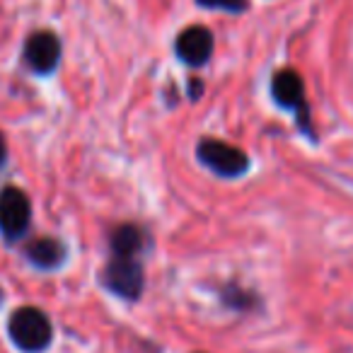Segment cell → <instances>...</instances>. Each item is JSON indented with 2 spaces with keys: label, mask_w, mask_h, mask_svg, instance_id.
Instances as JSON below:
<instances>
[{
  "label": "cell",
  "mask_w": 353,
  "mask_h": 353,
  "mask_svg": "<svg viewBox=\"0 0 353 353\" xmlns=\"http://www.w3.org/2000/svg\"><path fill=\"white\" fill-rule=\"evenodd\" d=\"M25 61L34 73H51L61 61V41L54 32H37L25 44Z\"/></svg>",
  "instance_id": "5"
},
{
  "label": "cell",
  "mask_w": 353,
  "mask_h": 353,
  "mask_svg": "<svg viewBox=\"0 0 353 353\" xmlns=\"http://www.w3.org/2000/svg\"><path fill=\"white\" fill-rule=\"evenodd\" d=\"M8 332L17 348L25 353H39L51 343V322L41 310L37 307H20L12 312L8 322Z\"/></svg>",
  "instance_id": "1"
},
{
  "label": "cell",
  "mask_w": 353,
  "mask_h": 353,
  "mask_svg": "<svg viewBox=\"0 0 353 353\" xmlns=\"http://www.w3.org/2000/svg\"><path fill=\"white\" fill-rule=\"evenodd\" d=\"M143 247V235L138 228L121 225L114 230L112 235V250L119 256H136V252Z\"/></svg>",
  "instance_id": "9"
},
{
  "label": "cell",
  "mask_w": 353,
  "mask_h": 353,
  "mask_svg": "<svg viewBox=\"0 0 353 353\" xmlns=\"http://www.w3.org/2000/svg\"><path fill=\"white\" fill-rule=\"evenodd\" d=\"M27 256L39 269H56L65 259V247L54 237H39L27 247Z\"/></svg>",
  "instance_id": "8"
},
{
  "label": "cell",
  "mask_w": 353,
  "mask_h": 353,
  "mask_svg": "<svg viewBox=\"0 0 353 353\" xmlns=\"http://www.w3.org/2000/svg\"><path fill=\"white\" fill-rule=\"evenodd\" d=\"M109 290L126 300H136L143 290V269L136 261V256H114L104 271Z\"/></svg>",
  "instance_id": "4"
},
{
  "label": "cell",
  "mask_w": 353,
  "mask_h": 353,
  "mask_svg": "<svg viewBox=\"0 0 353 353\" xmlns=\"http://www.w3.org/2000/svg\"><path fill=\"white\" fill-rule=\"evenodd\" d=\"M176 56L184 61L187 65H203L213 54V34L206 27H187L182 34L176 37Z\"/></svg>",
  "instance_id": "6"
},
{
  "label": "cell",
  "mask_w": 353,
  "mask_h": 353,
  "mask_svg": "<svg viewBox=\"0 0 353 353\" xmlns=\"http://www.w3.org/2000/svg\"><path fill=\"white\" fill-rule=\"evenodd\" d=\"M32 206L22 189L8 187L0 192V232L8 240H17L30 228Z\"/></svg>",
  "instance_id": "3"
},
{
  "label": "cell",
  "mask_w": 353,
  "mask_h": 353,
  "mask_svg": "<svg viewBox=\"0 0 353 353\" xmlns=\"http://www.w3.org/2000/svg\"><path fill=\"white\" fill-rule=\"evenodd\" d=\"M271 94L285 109H305V85L295 70H279L271 80Z\"/></svg>",
  "instance_id": "7"
},
{
  "label": "cell",
  "mask_w": 353,
  "mask_h": 353,
  "mask_svg": "<svg viewBox=\"0 0 353 353\" xmlns=\"http://www.w3.org/2000/svg\"><path fill=\"white\" fill-rule=\"evenodd\" d=\"M199 160L221 176H240L250 170V157L240 148L223 141H201Z\"/></svg>",
  "instance_id": "2"
},
{
  "label": "cell",
  "mask_w": 353,
  "mask_h": 353,
  "mask_svg": "<svg viewBox=\"0 0 353 353\" xmlns=\"http://www.w3.org/2000/svg\"><path fill=\"white\" fill-rule=\"evenodd\" d=\"M6 157H8L6 138H3V133H0V170H3V165H6Z\"/></svg>",
  "instance_id": "11"
},
{
  "label": "cell",
  "mask_w": 353,
  "mask_h": 353,
  "mask_svg": "<svg viewBox=\"0 0 353 353\" xmlns=\"http://www.w3.org/2000/svg\"><path fill=\"white\" fill-rule=\"evenodd\" d=\"M201 8H211V10H225V12H245L247 0H196Z\"/></svg>",
  "instance_id": "10"
}]
</instances>
